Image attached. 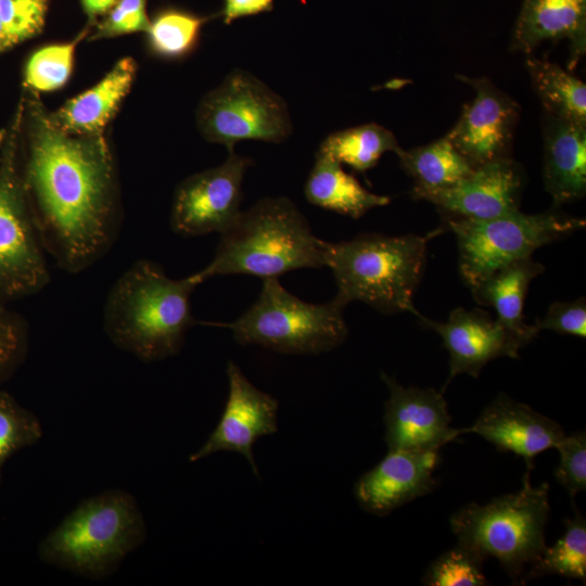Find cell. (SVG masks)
Here are the masks:
<instances>
[{
	"label": "cell",
	"instance_id": "obj_1",
	"mask_svg": "<svg viewBox=\"0 0 586 586\" xmlns=\"http://www.w3.org/2000/svg\"><path fill=\"white\" fill-rule=\"evenodd\" d=\"M23 187L41 244L66 272L79 273L112 249L120 228L113 157L100 136L55 126L31 106Z\"/></svg>",
	"mask_w": 586,
	"mask_h": 586
},
{
	"label": "cell",
	"instance_id": "obj_2",
	"mask_svg": "<svg viewBox=\"0 0 586 586\" xmlns=\"http://www.w3.org/2000/svg\"><path fill=\"white\" fill-rule=\"evenodd\" d=\"M198 285L191 276L171 279L158 264L139 259L110 289L103 330L116 347L143 361L176 355L196 323L190 298Z\"/></svg>",
	"mask_w": 586,
	"mask_h": 586
},
{
	"label": "cell",
	"instance_id": "obj_3",
	"mask_svg": "<svg viewBox=\"0 0 586 586\" xmlns=\"http://www.w3.org/2000/svg\"><path fill=\"white\" fill-rule=\"evenodd\" d=\"M324 241L318 239L288 198H264L241 212L220 234L213 259L190 275L198 283L216 276L278 278L295 269L322 268Z\"/></svg>",
	"mask_w": 586,
	"mask_h": 586
},
{
	"label": "cell",
	"instance_id": "obj_4",
	"mask_svg": "<svg viewBox=\"0 0 586 586\" xmlns=\"http://www.w3.org/2000/svg\"><path fill=\"white\" fill-rule=\"evenodd\" d=\"M443 230L426 235L361 233L347 241H324V263L334 276L336 296L385 315L408 311L419 317L413 293L425 266L428 242Z\"/></svg>",
	"mask_w": 586,
	"mask_h": 586
},
{
	"label": "cell",
	"instance_id": "obj_5",
	"mask_svg": "<svg viewBox=\"0 0 586 586\" xmlns=\"http://www.w3.org/2000/svg\"><path fill=\"white\" fill-rule=\"evenodd\" d=\"M136 499L122 489L91 496L76 506L38 546L39 558L53 566L100 579L145 539Z\"/></svg>",
	"mask_w": 586,
	"mask_h": 586
},
{
	"label": "cell",
	"instance_id": "obj_6",
	"mask_svg": "<svg viewBox=\"0 0 586 586\" xmlns=\"http://www.w3.org/2000/svg\"><path fill=\"white\" fill-rule=\"evenodd\" d=\"M522 484L486 505L468 504L449 520L457 543L484 559L496 558L513 581H524L527 566L546 547L550 512L548 483L533 486L527 470Z\"/></svg>",
	"mask_w": 586,
	"mask_h": 586
},
{
	"label": "cell",
	"instance_id": "obj_7",
	"mask_svg": "<svg viewBox=\"0 0 586 586\" xmlns=\"http://www.w3.org/2000/svg\"><path fill=\"white\" fill-rule=\"evenodd\" d=\"M339 296L328 303L305 302L285 290L278 278L263 279L256 302L237 320L224 326L241 345H259L293 355H316L332 351L347 337Z\"/></svg>",
	"mask_w": 586,
	"mask_h": 586
},
{
	"label": "cell",
	"instance_id": "obj_8",
	"mask_svg": "<svg viewBox=\"0 0 586 586\" xmlns=\"http://www.w3.org/2000/svg\"><path fill=\"white\" fill-rule=\"evenodd\" d=\"M443 218L444 227L456 237L459 272L470 289L495 271L531 257L540 246L586 226L584 218L555 209L531 215L517 211L485 220Z\"/></svg>",
	"mask_w": 586,
	"mask_h": 586
},
{
	"label": "cell",
	"instance_id": "obj_9",
	"mask_svg": "<svg viewBox=\"0 0 586 586\" xmlns=\"http://www.w3.org/2000/svg\"><path fill=\"white\" fill-rule=\"evenodd\" d=\"M198 124L211 142L232 152L243 140L280 143L292 132L285 101L251 73L232 71L202 100Z\"/></svg>",
	"mask_w": 586,
	"mask_h": 586
},
{
	"label": "cell",
	"instance_id": "obj_10",
	"mask_svg": "<svg viewBox=\"0 0 586 586\" xmlns=\"http://www.w3.org/2000/svg\"><path fill=\"white\" fill-rule=\"evenodd\" d=\"M0 157V305L31 296L50 282L46 251L26 200L15 137Z\"/></svg>",
	"mask_w": 586,
	"mask_h": 586
},
{
	"label": "cell",
	"instance_id": "obj_11",
	"mask_svg": "<svg viewBox=\"0 0 586 586\" xmlns=\"http://www.w3.org/2000/svg\"><path fill=\"white\" fill-rule=\"evenodd\" d=\"M251 160L229 152L219 166L195 174L177 188L170 227L181 237L224 233L239 218L242 182Z\"/></svg>",
	"mask_w": 586,
	"mask_h": 586
},
{
	"label": "cell",
	"instance_id": "obj_12",
	"mask_svg": "<svg viewBox=\"0 0 586 586\" xmlns=\"http://www.w3.org/2000/svg\"><path fill=\"white\" fill-rule=\"evenodd\" d=\"M456 77L473 88L474 98L445 136L473 167L511 157L519 103L488 78Z\"/></svg>",
	"mask_w": 586,
	"mask_h": 586
},
{
	"label": "cell",
	"instance_id": "obj_13",
	"mask_svg": "<svg viewBox=\"0 0 586 586\" xmlns=\"http://www.w3.org/2000/svg\"><path fill=\"white\" fill-rule=\"evenodd\" d=\"M381 379L388 390L383 418L388 450H440L463 434L462 429L450 425L451 417L442 392L405 387L384 372Z\"/></svg>",
	"mask_w": 586,
	"mask_h": 586
},
{
	"label": "cell",
	"instance_id": "obj_14",
	"mask_svg": "<svg viewBox=\"0 0 586 586\" xmlns=\"http://www.w3.org/2000/svg\"><path fill=\"white\" fill-rule=\"evenodd\" d=\"M227 377L229 393L221 418L189 460L194 462L218 451H235L246 458L254 474L259 476L253 445L259 437L277 432L278 402L254 386L231 360Z\"/></svg>",
	"mask_w": 586,
	"mask_h": 586
},
{
	"label": "cell",
	"instance_id": "obj_15",
	"mask_svg": "<svg viewBox=\"0 0 586 586\" xmlns=\"http://www.w3.org/2000/svg\"><path fill=\"white\" fill-rule=\"evenodd\" d=\"M523 187L521 165L507 157L474 167L449 188L421 193L413 199L432 203L443 217L485 220L520 211Z\"/></svg>",
	"mask_w": 586,
	"mask_h": 586
},
{
	"label": "cell",
	"instance_id": "obj_16",
	"mask_svg": "<svg viewBox=\"0 0 586 586\" xmlns=\"http://www.w3.org/2000/svg\"><path fill=\"white\" fill-rule=\"evenodd\" d=\"M422 326L440 334L449 354V374L443 387L461 373L477 378L482 368L499 357L518 358L523 344L497 319L480 309H454L446 321L436 322L422 315ZM442 390V391H443Z\"/></svg>",
	"mask_w": 586,
	"mask_h": 586
},
{
	"label": "cell",
	"instance_id": "obj_17",
	"mask_svg": "<svg viewBox=\"0 0 586 586\" xmlns=\"http://www.w3.org/2000/svg\"><path fill=\"white\" fill-rule=\"evenodd\" d=\"M440 450H388L355 484L359 506L375 515H386L400 506L430 493Z\"/></svg>",
	"mask_w": 586,
	"mask_h": 586
},
{
	"label": "cell",
	"instance_id": "obj_18",
	"mask_svg": "<svg viewBox=\"0 0 586 586\" xmlns=\"http://www.w3.org/2000/svg\"><path fill=\"white\" fill-rule=\"evenodd\" d=\"M462 433H475L499 451L522 457L528 471L536 455L556 448L565 435L558 422L505 393H499Z\"/></svg>",
	"mask_w": 586,
	"mask_h": 586
},
{
	"label": "cell",
	"instance_id": "obj_19",
	"mask_svg": "<svg viewBox=\"0 0 586 586\" xmlns=\"http://www.w3.org/2000/svg\"><path fill=\"white\" fill-rule=\"evenodd\" d=\"M569 42L568 69L573 72L586 53V0H522L510 40V51L525 56L545 41Z\"/></svg>",
	"mask_w": 586,
	"mask_h": 586
},
{
	"label": "cell",
	"instance_id": "obj_20",
	"mask_svg": "<svg viewBox=\"0 0 586 586\" xmlns=\"http://www.w3.org/2000/svg\"><path fill=\"white\" fill-rule=\"evenodd\" d=\"M543 179L555 206L586 194V126L544 112Z\"/></svg>",
	"mask_w": 586,
	"mask_h": 586
},
{
	"label": "cell",
	"instance_id": "obj_21",
	"mask_svg": "<svg viewBox=\"0 0 586 586\" xmlns=\"http://www.w3.org/2000/svg\"><path fill=\"white\" fill-rule=\"evenodd\" d=\"M135 73V61L122 59L97 85L50 114L51 122L72 135L100 136L130 89Z\"/></svg>",
	"mask_w": 586,
	"mask_h": 586
},
{
	"label": "cell",
	"instance_id": "obj_22",
	"mask_svg": "<svg viewBox=\"0 0 586 586\" xmlns=\"http://www.w3.org/2000/svg\"><path fill=\"white\" fill-rule=\"evenodd\" d=\"M544 271L542 264L527 257L495 271L470 289L479 304L495 309L497 321L523 346L540 332L535 324L525 322L523 306L531 281Z\"/></svg>",
	"mask_w": 586,
	"mask_h": 586
},
{
	"label": "cell",
	"instance_id": "obj_23",
	"mask_svg": "<svg viewBox=\"0 0 586 586\" xmlns=\"http://www.w3.org/2000/svg\"><path fill=\"white\" fill-rule=\"evenodd\" d=\"M304 193L310 204L354 219L391 202L388 196L368 191L353 175L343 169L341 163L319 152L305 183Z\"/></svg>",
	"mask_w": 586,
	"mask_h": 586
},
{
	"label": "cell",
	"instance_id": "obj_24",
	"mask_svg": "<svg viewBox=\"0 0 586 586\" xmlns=\"http://www.w3.org/2000/svg\"><path fill=\"white\" fill-rule=\"evenodd\" d=\"M400 166L413 179L411 196L449 188L468 176L473 166L446 136L397 154Z\"/></svg>",
	"mask_w": 586,
	"mask_h": 586
},
{
	"label": "cell",
	"instance_id": "obj_25",
	"mask_svg": "<svg viewBox=\"0 0 586 586\" xmlns=\"http://www.w3.org/2000/svg\"><path fill=\"white\" fill-rule=\"evenodd\" d=\"M525 66L544 112L586 126V85L560 65L534 54Z\"/></svg>",
	"mask_w": 586,
	"mask_h": 586
},
{
	"label": "cell",
	"instance_id": "obj_26",
	"mask_svg": "<svg viewBox=\"0 0 586 586\" xmlns=\"http://www.w3.org/2000/svg\"><path fill=\"white\" fill-rule=\"evenodd\" d=\"M402 149L392 131L370 123L329 135L318 152L358 173H366L378 164L383 154L393 152L397 155Z\"/></svg>",
	"mask_w": 586,
	"mask_h": 586
},
{
	"label": "cell",
	"instance_id": "obj_27",
	"mask_svg": "<svg viewBox=\"0 0 586 586\" xmlns=\"http://www.w3.org/2000/svg\"><path fill=\"white\" fill-rule=\"evenodd\" d=\"M565 532L551 547H545L528 568L525 579L556 574L586 581V520L578 512L565 519ZM524 579V581H525Z\"/></svg>",
	"mask_w": 586,
	"mask_h": 586
},
{
	"label": "cell",
	"instance_id": "obj_28",
	"mask_svg": "<svg viewBox=\"0 0 586 586\" xmlns=\"http://www.w3.org/2000/svg\"><path fill=\"white\" fill-rule=\"evenodd\" d=\"M204 22L205 18L188 12L164 11L150 23V46L161 56L181 58L195 47Z\"/></svg>",
	"mask_w": 586,
	"mask_h": 586
},
{
	"label": "cell",
	"instance_id": "obj_29",
	"mask_svg": "<svg viewBox=\"0 0 586 586\" xmlns=\"http://www.w3.org/2000/svg\"><path fill=\"white\" fill-rule=\"evenodd\" d=\"M485 559L459 543L445 551L426 569L422 584L426 586H484Z\"/></svg>",
	"mask_w": 586,
	"mask_h": 586
},
{
	"label": "cell",
	"instance_id": "obj_30",
	"mask_svg": "<svg viewBox=\"0 0 586 586\" xmlns=\"http://www.w3.org/2000/svg\"><path fill=\"white\" fill-rule=\"evenodd\" d=\"M41 436L42 428L36 416L0 388V481L5 461Z\"/></svg>",
	"mask_w": 586,
	"mask_h": 586
},
{
	"label": "cell",
	"instance_id": "obj_31",
	"mask_svg": "<svg viewBox=\"0 0 586 586\" xmlns=\"http://www.w3.org/2000/svg\"><path fill=\"white\" fill-rule=\"evenodd\" d=\"M78 40L42 47L25 66V84L36 91H54L68 80Z\"/></svg>",
	"mask_w": 586,
	"mask_h": 586
},
{
	"label": "cell",
	"instance_id": "obj_32",
	"mask_svg": "<svg viewBox=\"0 0 586 586\" xmlns=\"http://www.w3.org/2000/svg\"><path fill=\"white\" fill-rule=\"evenodd\" d=\"M28 344L29 329L25 319L0 305V386L24 361Z\"/></svg>",
	"mask_w": 586,
	"mask_h": 586
},
{
	"label": "cell",
	"instance_id": "obj_33",
	"mask_svg": "<svg viewBox=\"0 0 586 586\" xmlns=\"http://www.w3.org/2000/svg\"><path fill=\"white\" fill-rule=\"evenodd\" d=\"M560 462L555 471L558 483L574 498L586 489V434L585 431L564 435L556 447Z\"/></svg>",
	"mask_w": 586,
	"mask_h": 586
},
{
	"label": "cell",
	"instance_id": "obj_34",
	"mask_svg": "<svg viewBox=\"0 0 586 586\" xmlns=\"http://www.w3.org/2000/svg\"><path fill=\"white\" fill-rule=\"evenodd\" d=\"M46 13L47 0H0V17L13 46L36 35Z\"/></svg>",
	"mask_w": 586,
	"mask_h": 586
},
{
	"label": "cell",
	"instance_id": "obj_35",
	"mask_svg": "<svg viewBox=\"0 0 586 586\" xmlns=\"http://www.w3.org/2000/svg\"><path fill=\"white\" fill-rule=\"evenodd\" d=\"M540 330H551L560 334L586 337V301L584 297L572 302H553L545 316L535 322Z\"/></svg>",
	"mask_w": 586,
	"mask_h": 586
},
{
	"label": "cell",
	"instance_id": "obj_36",
	"mask_svg": "<svg viewBox=\"0 0 586 586\" xmlns=\"http://www.w3.org/2000/svg\"><path fill=\"white\" fill-rule=\"evenodd\" d=\"M149 27L144 0H118L99 26L97 37L148 31Z\"/></svg>",
	"mask_w": 586,
	"mask_h": 586
},
{
	"label": "cell",
	"instance_id": "obj_37",
	"mask_svg": "<svg viewBox=\"0 0 586 586\" xmlns=\"http://www.w3.org/2000/svg\"><path fill=\"white\" fill-rule=\"evenodd\" d=\"M273 7V0H224L222 16L226 24L233 21L268 12Z\"/></svg>",
	"mask_w": 586,
	"mask_h": 586
},
{
	"label": "cell",
	"instance_id": "obj_38",
	"mask_svg": "<svg viewBox=\"0 0 586 586\" xmlns=\"http://www.w3.org/2000/svg\"><path fill=\"white\" fill-rule=\"evenodd\" d=\"M118 0H81L85 11L95 16L110 11Z\"/></svg>",
	"mask_w": 586,
	"mask_h": 586
},
{
	"label": "cell",
	"instance_id": "obj_39",
	"mask_svg": "<svg viewBox=\"0 0 586 586\" xmlns=\"http://www.w3.org/2000/svg\"><path fill=\"white\" fill-rule=\"evenodd\" d=\"M13 47L0 17V52Z\"/></svg>",
	"mask_w": 586,
	"mask_h": 586
},
{
	"label": "cell",
	"instance_id": "obj_40",
	"mask_svg": "<svg viewBox=\"0 0 586 586\" xmlns=\"http://www.w3.org/2000/svg\"><path fill=\"white\" fill-rule=\"evenodd\" d=\"M7 131L5 129H0V144L5 140Z\"/></svg>",
	"mask_w": 586,
	"mask_h": 586
}]
</instances>
